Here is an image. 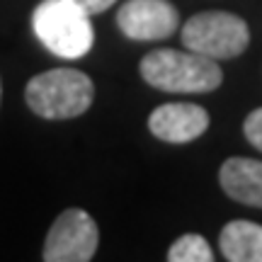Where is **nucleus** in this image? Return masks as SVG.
<instances>
[{
	"label": "nucleus",
	"instance_id": "obj_1",
	"mask_svg": "<svg viewBox=\"0 0 262 262\" xmlns=\"http://www.w3.org/2000/svg\"><path fill=\"white\" fill-rule=\"evenodd\" d=\"M141 78L165 93H214L224 83L219 61L194 51L156 49L141 58Z\"/></svg>",
	"mask_w": 262,
	"mask_h": 262
},
{
	"label": "nucleus",
	"instance_id": "obj_2",
	"mask_svg": "<svg viewBox=\"0 0 262 262\" xmlns=\"http://www.w3.org/2000/svg\"><path fill=\"white\" fill-rule=\"evenodd\" d=\"M93 80L75 68H54L34 75L25 88L27 107L44 119H73L90 110Z\"/></svg>",
	"mask_w": 262,
	"mask_h": 262
},
{
	"label": "nucleus",
	"instance_id": "obj_3",
	"mask_svg": "<svg viewBox=\"0 0 262 262\" xmlns=\"http://www.w3.org/2000/svg\"><path fill=\"white\" fill-rule=\"evenodd\" d=\"M32 25L41 44L61 58L85 56L95 41L90 15L73 0H44L34 8Z\"/></svg>",
	"mask_w": 262,
	"mask_h": 262
},
{
	"label": "nucleus",
	"instance_id": "obj_4",
	"mask_svg": "<svg viewBox=\"0 0 262 262\" xmlns=\"http://www.w3.org/2000/svg\"><path fill=\"white\" fill-rule=\"evenodd\" d=\"M185 49L214 61L241 56L250 44V27L243 17L224 10L199 12L182 25Z\"/></svg>",
	"mask_w": 262,
	"mask_h": 262
},
{
	"label": "nucleus",
	"instance_id": "obj_5",
	"mask_svg": "<svg viewBox=\"0 0 262 262\" xmlns=\"http://www.w3.org/2000/svg\"><path fill=\"white\" fill-rule=\"evenodd\" d=\"M100 245L95 219L83 209H66L56 216L44 241L41 257L47 262H88Z\"/></svg>",
	"mask_w": 262,
	"mask_h": 262
},
{
	"label": "nucleus",
	"instance_id": "obj_6",
	"mask_svg": "<svg viewBox=\"0 0 262 262\" xmlns=\"http://www.w3.org/2000/svg\"><path fill=\"white\" fill-rule=\"evenodd\" d=\"M117 27L134 41H158L175 34L180 12L168 0H126L117 12Z\"/></svg>",
	"mask_w": 262,
	"mask_h": 262
},
{
	"label": "nucleus",
	"instance_id": "obj_7",
	"mask_svg": "<svg viewBox=\"0 0 262 262\" xmlns=\"http://www.w3.org/2000/svg\"><path fill=\"white\" fill-rule=\"evenodd\" d=\"M150 134L168 143H189L209 129V112L192 102H168L148 117Z\"/></svg>",
	"mask_w": 262,
	"mask_h": 262
},
{
	"label": "nucleus",
	"instance_id": "obj_8",
	"mask_svg": "<svg viewBox=\"0 0 262 262\" xmlns=\"http://www.w3.org/2000/svg\"><path fill=\"white\" fill-rule=\"evenodd\" d=\"M219 182L233 202L262 209V160L228 158L219 170Z\"/></svg>",
	"mask_w": 262,
	"mask_h": 262
},
{
	"label": "nucleus",
	"instance_id": "obj_9",
	"mask_svg": "<svg viewBox=\"0 0 262 262\" xmlns=\"http://www.w3.org/2000/svg\"><path fill=\"white\" fill-rule=\"evenodd\" d=\"M219 248L228 262H262V226L235 219L221 228Z\"/></svg>",
	"mask_w": 262,
	"mask_h": 262
},
{
	"label": "nucleus",
	"instance_id": "obj_10",
	"mask_svg": "<svg viewBox=\"0 0 262 262\" xmlns=\"http://www.w3.org/2000/svg\"><path fill=\"white\" fill-rule=\"evenodd\" d=\"M170 262H211L214 260V250L206 243V238L199 233H185L180 235L168 250Z\"/></svg>",
	"mask_w": 262,
	"mask_h": 262
},
{
	"label": "nucleus",
	"instance_id": "obj_11",
	"mask_svg": "<svg viewBox=\"0 0 262 262\" xmlns=\"http://www.w3.org/2000/svg\"><path fill=\"white\" fill-rule=\"evenodd\" d=\"M243 134H245V139H248L250 146H255L257 150H262V107L253 110V112L245 117Z\"/></svg>",
	"mask_w": 262,
	"mask_h": 262
},
{
	"label": "nucleus",
	"instance_id": "obj_12",
	"mask_svg": "<svg viewBox=\"0 0 262 262\" xmlns=\"http://www.w3.org/2000/svg\"><path fill=\"white\" fill-rule=\"evenodd\" d=\"M73 3L93 17V15H100V12H104L107 8H112L117 0H73Z\"/></svg>",
	"mask_w": 262,
	"mask_h": 262
},
{
	"label": "nucleus",
	"instance_id": "obj_13",
	"mask_svg": "<svg viewBox=\"0 0 262 262\" xmlns=\"http://www.w3.org/2000/svg\"><path fill=\"white\" fill-rule=\"evenodd\" d=\"M0 97H3V85H0Z\"/></svg>",
	"mask_w": 262,
	"mask_h": 262
}]
</instances>
